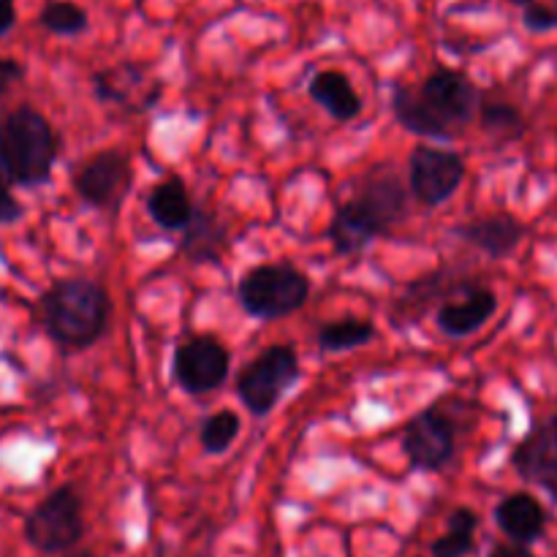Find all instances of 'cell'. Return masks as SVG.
<instances>
[{
  "label": "cell",
  "instance_id": "6da1fadb",
  "mask_svg": "<svg viewBox=\"0 0 557 557\" xmlns=\"http://www.w3.org/2000/svg\"><path fill=\"white\" fill-rule=\"evenodd\" d=\"M38 310L44 332L63 351H87L107 335L112 321L109 292L87 277H65L49 286Z\"/></svg>",
  "mask_w": 557,
  "mask_h": 557
},
{
  "label": "cell",
  "instance_id": "7a4b0ae2",
  "mask_svg": "<svg viewBox=\"0 0 557 557\" xmlns=\"http://www.w3.org/2000/svg\"><path fill=\"white\" fill-rule=\"evenodd\" d=\"M58 136L52 123L33 107H20L0 120V161L11 185L38 188L58 163Z\"/></svg>",
  "mask_w": 557,
  "mask_h": 557
},
{
  "label": "cell",
  "instance_id": "3957f363",
  "mask_svg": "<svg viewBox=\"0 0 557 557\" xmlns=\"http://www.w3.org/2000/svg\"><path fill=\"white\" fill-rule=\"evenodd\" d=\"M310 297V277L292 264L250 267L237 283V302L259 321H277L297 313Z\"/></svg>",
  "mask_w": 557,
  "mask_h": 557
},
{
  "label": "cell",
  "instance_id": "277c9868",
  "mask_svg": "<svg viewBox=\"0 0 557 557\" xmlns=\"http://www.w3.org/2000/svg\"><path fill=\"white\" fill-rule=\"evenodd\" d=\"M299 375H302V368H299L297 351L292 346H270L239 370L234 389H237L239 403L253 417H267L297 384Z\"/></svg>",
  "mask_w": 557,
  "mask_h": 557
},
{
  "label": "cell",
  "instance_id": "5b68a950",
  "mask_svg": "<svg viewBox=\"0 0 557 557\" xmlns=\"http://www.w3.org/2000/svg\"><path fill=\"white\" fill-rule=\"evenodd\" d=\"M85 536L82 498L71 484L52 490L41 504L33 506L25 520V539L44 555H65Z\"/></svg>",
  "mask_w": 557,
  "mask_h": 557
},
{
  "label": "cell",
  "instance_id": "8992f818",
  "mask_svg": "<svg viewBox=\"0 0 557 557\" xmlns=\"http://www.w3.org/2000/svg\"><path fill=\"white\" fill-rule=\"evenodd\" d=\"M134 183L131 158L120 150H101L87 158L71 174L74 194L92 210H120Z\"/></svg>",
  "mask_w": 557,
  "mask_h": 557
},
{
  "label": "cell",
  "instance_id": "52a82bcc",
  "mask_svg": "<svg viewBox=\"0 0 557 557\" xmlns=\"http://www.w3.org/2000/svg\"><path fill=\"white\" fill-rule=\"evenodd\" d=\"M174 381L188 395H210L228 379L232 357L215 335H188L174 348Z\"/></svg>",
  "mask_w": 557,
  "mask_h": 557
},
{
  "label": "cell",
  "instance_id": "ba28073f",
  "mask_svg": "<svg viewBox=\"0 0 557 557\" xmlns=\"http://www.w3.org/2000/svg\"><path fill=\"white\" fill-rule=\"evenodd\" d=\"M466 161L460 152L435 145H419L408 158V188L422 205L441 207L460 190Z\"/></svg>",
  "mask_w": 557,
  "mask_h": 557
},
{
  "label": "cell",
  "instance_id": "9c48e42d",
  "mask_svg": "<svg viewBox=\"0 0 557 557\" xmlns=\"http://www.w3.org/2000/svg\"><path fill=\"white\" fill-rule=\"evenodd\" d=\"M419 101L424 103L430 114L449 131L451 136L460 134L479 112L482 103V92L479 87L468 79L462 71L455 69H438L422 82L419 87Z\"/></svg>",
  "mask_w": 557,
  "mask_h": 557
},
{
  "label": "cell",
  "instance_id": "30bf717a",
  "mask_svg": "<svg viewBox=\"0 0 557 557\" xmlns=\"http://www.w3.org/2000/svg\"><path fill=\"white\" fill-rule=\"evenodd\" d=\"M403 451L411 471H444L457 451V430L438 408H424L403 430Z\"/></svg>",
  "mask_w": 557,
  "mask_h": 557
},
{
  "label": "cell",
  "instance_id": "8fae6325",
  "mask_svg": "<svg viewBox=\"0 0 557 557\" xmlns=\"http://www.w3.org/2000/svg\"><path fill=\"white\" fill-rule=\"evenodd\" d=\"M498 310V294L487 286L462 288V297H449L435 313V324L451 341L471 337Z\"/></svg>",
  "mask_w": 557,
  "mask_h": 557
},
{
  "label": "cell",
  "instance_id": "7c38bea8",
  "mask_svg": "<svg viewBox=\"0 0 557 557\" xmlns=\"http://www.w3.org/2000/svg\"><path fill=\"white\" fill-rule=\"evenodd\" d=\"M525 234V223L511 215V212H490V215L473 218V221L455 228V237L473 245V248L482 250L484 256L495 261L509 259L522 245Z\"/></svg>",
  "mask_w": 557,
  "mask_h": 557
},
{
  "label": "cell",
  "instance_id": "4fadbf2b",
  "mask_svg": "<svg viewBox=\"0 0 557 557\" xmlns=\"http://www.w3.org/2000/svg\"><path fill=\"white\" fill-rule=\"evenodd\" d=\"M386 234H389V228L357 196L351 201H346V205L337 207L335 218L330 223L332 248L337 250V256H346V259L364 253L375 239L386 237Z\"/></svg>",
  "mask_w": 557,
  "mask_h": 557
},
{
  "label": "cell",
  "instance_id": "5bb4252c",
  "mask_svg": "<svg viewBox=\"0 0 557 557\" xmlns=\"http://www.w3.org/2000/svg\"><path fill=\"white\" fill-rule=\"evenodd\" d=\"M495 525L511 539V544L531 547L547 531V511L531 493H511L495 506Z\"/></svg>",
  "mask_w": 557,
  "mask_h": 557
},
{
  "label": "cell",
  "instance_id": "9a60e30c",
  "mask_svg": "<svg viewBox=\"0 0 557 557\" xmlns=\"http://www.w3.org/2000/svg\"><path fill=\"white\" fill-rule=\"evenodd\" d=\"M357 199L384 223L386 228H395L408 215V188L392 169H375L364 177Z\"/></svg>",
  "mask_w": 557,
  "mask_h": 557
},
{
  "label": "cell",
  "instance_id": "2e32d148",
  "mask_svg": "<svg viewBox=\"0 0 557 557\" xmlns=\"http://www.w3.org/2000/svg\"><path fill=\"white\" fill-rule=\"evenodd\" d=\"M557 460V413L542 419L528 430L525 438L511 449V466L525 482H539L544 471Z\"/></svg>",
  "mask_w": 557,
  "mask_h": 557
},
{
  "label": "cell",
  "instance_id": "e0dca14e",
  "mask_svg": "<svg viewBox=\"0 0 557 557\" xmlns=\"http://www.w3.org/2000/svg\"><path fill=\"white\" fill-rule=\"evenodd\" d=\"M147 215L152 218L156 226H161L163 232H183L185 226L194 218V199L188 194V185L183 183V177L177 174H169L161 183H156L147 194Z\"/></svg>",
  "mask_w": 557,
  "mask_h": 557
},
{
  "label": "cell",
  "instance_id": "ac0fdd59",
  "mask_svg": "<svg viewBox=\"0 0 557 557\" xmlns=\"http://www.w3.org/2000/svg\"><path fill=\"white\" fill-rule=\"evenodd\" d=\"M226 245L228 232L218 221L215 212L196 207L194 218H190L188 226L183 228V237H180V250H183L185 259L194 261V264H212V261H221Z\"/></svg>",
  "mask_w": 557,
  "mask_h": 557
},
{
  "label": "cell",
  "instance_id": "d6986e66",
  "mask_svg": "<svg viewBox=\"0 0 557 557\" xmlns=\"http://www.w3.org/2000/svg\"><path fill=\"white\" fill-rule=\"evenodd\" d=\"M455 277L449 272H433V275H424L419 281H413L411 286L406 288L403 297L395 299L392 305L389 315L395 321V326H406V324H417V321L424 319V313L430 310V305L438 302L446 292H457V288H466L468 283H449Z\"/></svg>",
  "mask_w": 557,
  "mask_h": 557
},
{
  "label": "cell",
  "instance_id": "ffe728a7",
  "mask_svg": "<svg viewBox=\"0 0 557 557\" xmlns=\"http://www.w3.org/2000/svg\"><path fill=\"white\" fill-rule=\"evenodd\" d=\"M310 98L337 123H351L362 112V98L343 71H319L308 85Z\"/></svg>",
  "mask_w": 557,
  "mask_h": 557
},
{
  "label": "cell",
  "instance_id": "44dd1931",
  "mask_svg": "<svg viewBox=\"0 0 557 557\" xmlns=\"http://www.w3.org/2000/svg\"><path fill=\"white\" fill-rule=\"evenodd\" d=\"M392 112H395L397 123L403 125L406 131H411V134L422 136V139H430V141H449L451 134L444 128V125L438 123V120L433 117V114L424 109V103L419 101V96L413 90H408V87L397 85L395 90H392Z\"/></svg>",
  "mask_w": 557,
  "mask_h": 557
},
{
  "label": "cell",
  "instance_id": "7402d4cb",
  "mask_svg": "<svg viewBox=\"0 0 557 557\" xmlns=\"http://www.w3.org/2000/svg\"><path fill=\"white\" fill-rule=\"evenodd\" d=\"M375 337V324L370 319H357V315H346V319L326 321L315 332V346L324 354H343L354 351V348L368 346Z\"/></svg>",
  "mask_w": 557,
  "mask_h": 557
},
{
  "label": "cell",
  "instance_id": "603a6c76",
  "mask_svg": "<svg viewBox=\"0 0 557 557\" xmlns=\"http://www.w3.org/2000/svg\"><path fill=\"white\" fill-rule=\"evenodd\" d=\"M476 528H479V515L468 506L451 511L449 528H446L444 536L435 539L430 544V555L433 557H468L476 549Z\"/></svg>",
  "mask_w": 557,
  "mask_h": 557
},
{
  "label": "cell",
  "instance_id": "cb8c5ba5",
  "mask_svg": "<svg viewBox=\"0 0 557 557\" xmlns=\"http://www.w3.org/2000/svg\"><path fill=\"white\" fill-rule=\"evenodd\" d=\"M38 22L44 25V30L63 38L82 36V33L90 27V16H87V11L82 9L79 3H74V0H52V3H47L44 5L41 16H38Z\"/></svg>",
  "mask_w": 557,
  "mask_h": 557
},
{
  "label": "cell",
  "instance_id": "d4e9b609",
  "mask_svg": "<svg viewBox=\"0 0 557 557\" xmlns=\"http://www.w3.org/2000/svg\"><path fill=\"white\" fill-rule=\"evenodd\" d=\"M239 428H243L239 413L232 411V408H221L218 413L207 417L199 433L201 446H205L207 455H226V451L232 449L234 441H237Z\"/></svg>",
  "mask_w": 557,
  "mask_h": 557
},
{
  "label": "cell",
  "instance_id": "484cf974",
  "mask_svg": "<svg viewBox=\"0 0 557 557\" xmlns=\"http://www.w3.org/2000/svg\"><path fill=\"white\" fill-rule=\"evenodd\" d=\"M479 120L487 134L500 136V139H517L525 134V117L515 103L506 101H482L479 103Z\"/></svg>",
  "mask_w": 557,
  "mask_h": 557
},
{
  "label": "cell",
  "instance_id": "4316f807",
  "mask_svg": "<svg viewBox=\"0 0 557 557\" xmlns=\"http://www.w3.org/2000/svg\"><path fill=\"white\" fill-rule=\"evenodd\" d=\"M522 25L531 33L557 30V0H549V3H536L533 0L531 5H525V11H522Z\"/></svg>",
  "mask_w": 557,
  "mask_h": 557
},
{
  "label": "cell",
  "instance_id": "83f0119b",
  "mask_svg": "<svg viewBox=\"0 0 557 557\" xmlns=\"http://www.w3.org/2000/svg\"><path fill=\"white\" fill-rule=\"evenodd\" d=\"M20 215L22 205L14 199V194H11V180L9 174H5L3 161H0V223H14L20 221Z\"/></svg>",
  "mask_w": 557,
  "mask_h": 557
},
{
  "label": "cell",
  "instance_id": "f1b7e54d",
  "mask_svg": "<svg viewBox=\"0 0 557 557\" xmlns=\"http://www.w3.org/2000/svg\"><path fill=\"white\" fill-rule=\"evenodd\" d=\"M22 79H25V65L14 58H0V96H5Z\"/></svg>",
  "mask_w": 557,
  "mask_h": 557
},
{
  "label": "cell",
  "instance_id": "f546056e",
  "mask_svg": "<svg viewBox=\"0 0 557 557\" xmlns=\"http://www.w3.org/2000/svg\"><path fill=\"white\" fill-rule=\"evenodd\" d=\"M16 25V9H14V0H0V38L5 33H11V27Z\"/></svg>",
  "mask_w": 557,
  "mask_h": 557
},
{
  "label": "cell",
  "instance_id": "4dcf8cb0",
  "mask_svg": "<svg viewBox=\"0 0 557 557\" xmlns=\"http://www.w3.org/2000/svg\"><path fill=\"white\" fill-rule=\"evenodd\" d=\"M536 484L544 490V493L549 495V498L555 500V504H557V460L553 462V466L547 468V471L542 473V476H539Z\"/></svg>",
  "mask_w": 557,
  "mask_h": 557
},
{
  "label": "cell",
  "instance_id": "1f68e13d",
  "mask_svg": "<svg viewBox=\"0 0 557 557\" xmlns=\"http://www.w3.org/2000/svg\"><path fill=\"white\" fill-rule=\"evenodd\" d=\"M487 557H536L531 553V547H522V544H498L493 547V553Z\"/></svg>",
  "mask_w": 557,
  "mask_h": 557
},
{
  "label": "cell",
  "instance_id": "d6a6232c",
  "mask_svg": "<svg viewBox=\"0 0 557 557\" xmlns=\"http://www.w3.org/2000/svg\"><path fill=\"white\" fill-rule=\"evenodd\" d=\"M60 557H92V555L87 553V549H71V553H65V555H60Z\"/></svg>",
  "mask_w": 557,
  "mask_h": 557
},
{
  "label": "cell",
  "instance_id": "836d02e7",
  "mask_svg": "<svg viewBox=\"0 0 557 557\" xmlns=\"http://www.w3.org/2000/svg\"><path fill=\"white\" fill-rule=\"evenodd\" d=\"M509 3H515V5H522V9H525V5H531L533 0H509Z\"/></svg>",
  "mask_w": 557,
  "mask_h": 557
}]
</instances>
